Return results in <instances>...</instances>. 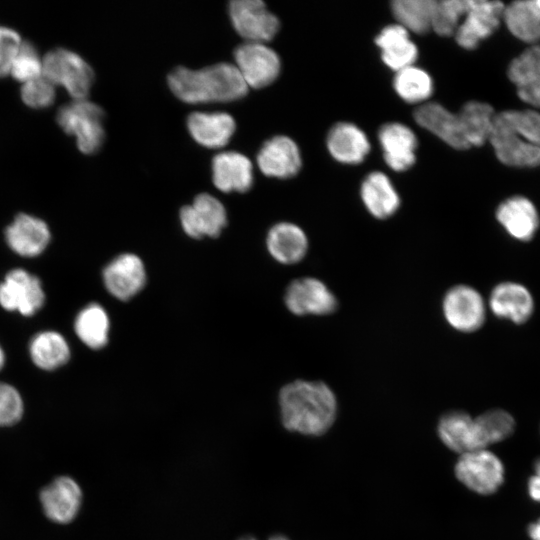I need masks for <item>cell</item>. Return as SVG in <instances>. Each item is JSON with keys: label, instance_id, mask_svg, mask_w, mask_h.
<instances>
[{"label": "cell", "instance_id": "obj_1", "mask_svg": "<svg viewBox=\"0 0 540 540\" xmlns=\"http://www.w3.org/2000/svg\"><path fill=\"white\" fill-rule=\"evenodd\" d=\"M281 420L290 431L321 435L333 424L337 401L331 388L321 381L295 380L279 393Z\"/></svg>", "mask_w": 540, "mask_h": 540}, {"label": "cell", "instance_id": "obj_2", "mask_svg": "<svg viewBox=\"0 0 540 540\" xmlns=\"http://www.w3.org/2000/svg\"><path fill=\"white\" fill-rule=\"evenodd\" d=\"M167 82L177 98L191 104L234 101L248 92L237 67L227 62L197 70L178 66L169 73Z\"/></svg>", "mask_w": 540, "mask_h": 540}, {"label": "cell", "instance_id": "obj_3", "mask_svg": "<svg viewBox=\"0 0 540 540\" xmlns=\"http://www.w3.org/2000/svg\"><path fill=\"white\" fill-rule=\"evenodd\" d=\"M56 122L68 135L73 136L80 152L96 153L105 138L104 111L88 99L73 100L61 106Z\"/></svg>", "mask_w": 540, "mask_h": 540}, {"label": "cell", "instance_id": "obj_4", "mask_svg": "<svg viewBox=\"0 0 540 540\" xmlns=\"http://www.w3.org/2000/svg\"><path fill=\"white\" fill-rule=\"evenodd\" d=\"M42 75L64 88L73 100L87 99L95 78L88 62L66 48L53 49L43 56Z\"/></svg>", "mask_w": 540, "mask_h": 540}, {"label": "cell", "instance_id": "obj_5", "mask_svg": "<svg viewBox=\"0 0 540 540\" xmlns=\"http://www.w3.org/2000/svg\"><path fill=\"white\" fill-rule=\"evenodd\" d=\"M504 8L501 1L468 0L466 12L454 34L457 44L467 50L477 48L497 30L503 21Z\"/></svg>", "mask_w": 540, "mask_h": 540}, {"label": "cell", "instance_id": "obj_6", "mask_svg": "<svg viewBox=\"0 0 540 540\" xmlns=\"http://www.w3.org/2000/svg\"><path fill=\"white\" fill-rule=\"evenodd\" d=\"M457 478L479 494H491L503 483L504 467L500 459L485 449L461 454L456 463Z\"/></svg>", "mask_w": 540, "mask_h": 540}, {"label": "cell", "instance_id": "obj_7", "mask_svg": "<svg viewBox=\"0 0 540 540\" xmlns=\"http://www.w3.org/2000/svg\"><path fill=\"white\" fill-rule=\"evenodd\" d=\"M44 302L41 280L24 269L10 270L0 283V305L7 311L32 316Z\"/></svg>", "mask_w": 540, "mask_h": 540}, {"label": "cell", "instance_id": "obj_8", "mask_svg": "<svg viewBox=\"0 0 540 540\" xmlns=\"http://www.w3.org/2000/svg\"><path fill=\"white\" fill-rule=\"evenodd\" d=\"M442 311L448 324L464 333L481 328L486 318V304L482 295L465 284L447 291L442 301Z\"/></svg>", "mask_w": 540, "mask_h": 540}, {"label": "cell", "instance_id": "obj_9", "mask_svg": "<svg viewBox=\"0 0 540 540\" xmlns=\"http://www.w3.org/2000/svg\"><path fill=\"white\" fill-rule=\"evenodd\" d=\"M236 67L249 87L263 88L277 79L281 70L278 54L261 42L246 41L234 50Z\"/></svg>", "mask_w": 540, "mask_h": 540}, {"label": "cell", "instance_id": "obj_10", "mask_svg": "<svg viewBox=\"0 0 540 540\" xmlns=\"http://www.w3.org/2000/svg\"><path fill=\"white\" fill-rule=\"evenodd\" d=\"M228 11L236 32L249 42L264 43L279 30L278 18L261 0H233Z\"/></svg>", "mask_w": 540, "mask_h": 540}, {"label": "cell", "instance_id": "obj_11", "mask_svg": "<svg viewBox=\"0 0 540 540\" xmlns=\"http://www.w3.org/2000/svg\"><path fill=\"white\" fill-rule=\"evenodd\" d=\"M183 231L191 238L217 237L227 224L224 205L208 193L198 194L191 205H185L179 212Z\"/></svg>", "mask_w": 540, "mask_h": 540}, {"label": "cell", "instance_id": "obj_12", "mask_svg": "<svg viewBox=\"0 0 540 540\" xmlns=\"http://www.w3.org/2000/svg\"><path fill=\"white\" fill-rule=\"evenodd\" d=\"M288 310L298 316L328 315L337 308V299L319 279L303 277L292 281L285 292Z\"/></svg>", "mask_w": 540, "mask_h": 540}, {"label": "cell", "instance_id": "obj_13", "mask_svg": "<svg viewBox=\"0 0 540 540\" xmlns=\"http://www.w3.org/2000/svg\"><path fill=\"white\" fill-rule=\"evenodd\" d=\"M488 141L498 160L507 166L532 168L540 165V148L516 134L500 112L495 115Z\"/></svg>", "mask_w": 540, "mask_h": 540}, {"label": "cell", "instance_id": "obj_14", "mask_svg": "<svg viewBox=\"0 0 540 540\" xmlns=\"http://www.w3.org/2000/svg\"><path fill=\"white\" fill-rule=\"evenodd\" d=\"M146 269L142 259L133 253H123L112 259L103 270V283L116 299L127 301L145 286Z\"/></svg>", "mask_w": 540, "mask_h": 540}, {"label": "cell", "instance_id": "obj_15", "mask_svg": "<svg viewBox=\"0 0 540 540\" xmlns=\"http://www.w3.org/2000/svg\"><path fill=\"white\" fill-rule=\"evenodd\" d=\"M488 305L496 317L516 325L526 323L535 309L530 290L516 281L498 283L490 293Z\"/></svg>", "mask_w": 540, "mask_h": 540}, {"label": "cell", "instance_id": "obj_16", "mask_svg": "<svg viewBox=\"0 0 540 540\" xmlns=\"http://www.w3.org/2000/svg\"><path fill=\"white\" fill-rule=\"evenodd\" d=\"M256 159L263 174L279 179L295 176L302 166L298 145L285 135H277L264 142Z\"/></svg>", "mask_w": 540, "mask_h": 540}, {"label": "cell", "instance_id": "obj_17", "mask_svg": "<svg viewBox=\"0 0 540 540\" xmlns=\"http://www.w3.org/2000/svg\"><path fill=\"white\" fill-rule=\"evenodd\" d=\"M5 240L9 248L22 257H36L48 246L51 232L39 217L20 213L6 227Z\"/></svg>", "mask_w": 540, "mask_h": 540}, {"label": "cell", "instance_id": "obj_18", "mask_svg": "<svg viewBox=\"0 0 540 540\" xmlns=\"http://www.w3.org/2000/svg\"><path fill=\"white\" fill-rule=\"evenodd\" d=\"M378 140L385 163L394 171L411 168L416 161L417 137L407 125L389 122L381 126Z\"/></svg>", "mask_w": 540, "mask_h": 540}, {"label": "cell", "instance_id": "obj_19", "mask_svg": "<svg viewBox=\"0 0 540 540\" xmlns=\"http://www.w3.org/2000/svg\"><path fill=\"white\" fill-rule=\"evenodd\" d=\"M40 501L47 518L66 524L71 522L80 510L82 491L74 479L60 476L42 489Z\"/></svg>", "mask_w": 540, "mask_h": 540}, {"label": "cell", "instance_id": "obj_20", "mask_svg": "<svg viewBox=\"0 0 540 540\" xmlns=\"http://www.w3.org/2000/svg\"><path fill=\"white\" fill-rule=\"evenodd\" d=\"M496 219L511 238L520 242L532 240L540 225L536 206L520 195L501 202L496 209Z\"/></svg>", "mask_w": 540, "mask_h": 540}, {"label": "cell", "instance_id": "obj_21", "mask_svg": "<svg viewBox=\"0 0 540 540\" xmlns=\"http://www.w3.org/2000/svg\"><path fill=\"white\" fill-rule=\"evenodd\" d=\"M326 146L329 154L337 162L355 165L366 158L371 145L360 127L351 122H338L330 128Z\"/></svg>", "mask_w": 540, "mask_h": 540}, {"label": "cell", "instance_id": "obj_22", "mask_svg": "<svg viewBox=\"0 0 540 540\" xmlns=\"http://www.w3.org/2000/svg\"><path fill=\"white\" fill-rule=\"evenodd\" d=\"M212 180L223 192H246L253 184L252 163L236 151L218 153L212 159Z\"/></svg>", "mask_w": 540, "mask_h": 540}, {"label": "cell", "instance_id": "obj_23", "mask_svg": "<svg viewBox=\"0 0 540 540\" xmlns=\"http://www.w3.org/2000/svg\"><path fill=\"white\" fill-rule=\"evenodd\" d=\"M414 119L419 126L431 132L447 145L468 149L463 137L457 113L449 111L437 102H426L414 111Z\"/></svg>", "mask_w": 540, "mask_h": 540}, {"label": "cell", "instance_id": "obj_24", "mask_svg": "<svg viewBox=\"0 0 540 540\" xmlns=\"http://www.w3.org/2000/svg\"><path fill=\"white\" fill-rule=\"evenodd\" d=\"M507 73L519 98L540 108V44L530 46L515 57Z\"/></svg>", "mask_w": 540, "mask_h": 540}, {"label": "cell", "instance_id": "obj_25", "mask_svg": "<svg viewBox=\"0 0 540 540\" xmlns=\"http://www.w3.org/2000/svg\"><path fill=\"white\" fill-rule=\"evenodd\" d=\"M438 434L451 450L464 454L485 449L474 418L463 411H451L440 418Z\"/></svg>", "mask_w": 540, "mask_h": 540}, {"label": "cell", "instance_id": "obj_26", "mask_svg": "<svg viewBox=\"0 0 540 540\" xmlns=\"http://www.w3.org/2000/svg\"><path fill=\"white\" fill-rule=\"evenodd\" d=\"M381 52L383 63L397 72L415 65L418 48L411 40L410 33L401 25L394 23L385 26L375 38Z\"/></svg>", "mask_w": 540, "mask_h": 540}, {"label": "cell", "instance_id": "obj_27", "mask_svg": "<svg viewBox=\"0 0 540 540\" xmlns=\"http://www.w3.org/2000/svg\"><path fill=\"white\" fill-rule=\"evenodd\" d=\"M187 128L200 145L219 148L229 142L236 129V123L226 112H193L187 118Z\"/></svg>", "mask_w": 540, "mask_h": 540}, {"label": "cell", "instance_id": "obj_28", "mask_svg": "<svg viewBox=\"0 0 540 540\" xmlns=\"http://www.w3.org/2000/svg\"><path fill=\"white\" fill-rule=\"evenodd\" d=\"M266 247L277 262L290 265L301 261L308 250L305 232L296 224L280 222L273 225L266 236Z\"/></svg>", "mask_w": 540, "mask_h": 540}, {"label": "cell", "instance_id": "obj_29", "mask_svg": "<svg viewBox=\"0 0 540 540\" xmlns=\"http://www.w3.org/2000/svg\"><path fill=\"white\" fill-rule=\"evenodd\" d=\"M360 196L367 211L377 219L392 216L400 206V197L393 183L380 171L371 172L364 178Z\"/></svg>", "mask_w": 540, "mask_h": 540}, {"label": "cell", "instance_id": "obj_30", "mask_svg": "<svg viewBox=\"0 0 540 540\" xmlns=\"http://www.w3.org/2000/svg\"><path fill=\"white\" fill-rule=\"evenodd\" d=\"M503 21L517 39L532 45L540 42V0H520L505 6Z\"/></svg>", "mask_w": 540, "mask_h": 540}, {"label": "cell", "instance_id": "obj_31", "mask_svg": "<svg viewBox=\"0 0 540 540\" xmlns=\"http://www.w3.org/2000/svg\"><path fill=\"white\" fill-rule=\"evenodd\" d=\"M29 355L38 368L51 371L69 361L71 350L65 337L56 331L46 330L32 337L29 343Z\"/></svg>", "mask_w": 540, "mask_h": 540}, {"label": "cell", "instance_id": "obj_32", "mask_svg": "<svg viewBox=\"0 0 540 540\" xmlns=\"http://www.w3.org/2000/svg\"><path fill=\"white\" fill-rule=\"evenodd\" d=\"M496 112L488 103L469 101L457 113L468 148L481 146L489 140Z\"/></svg>", "mask_w": 540, "mask_h": 540}, {"label": "cell", "instance_id": "obj_33", "mask_svg": "<svg viewBox=\"0 0 540 540\" xmlns=\"http://www.w3.org/2000/svg\"><path fill=\"white\" fill-rule=\"evenodd\" d=\"M74 330L79 340L87 347L103 348L109 337L110 320L106 310L98 303L82 308L74 321Z\"/></svg>", "mask_w": 540, "mask_h": 540}, {"label": "cell", "instance_id": "obj_34", "mask_svg": "<svg viewBox=\"0 0 540 540\" xmlns=\"http://www.w3.org/2000/svg\"><path fill=\"white\" fill-rule=\"evenodd\" d=\"M436 4V0H395L391 11L409 33L424 34L432 30Z\"/></svg>", "mask_w": 540, "mask_h": 540}, {"label": "cell", "instance_id": "obj_35", "mask_svg": "<svg viewBox=\"0 0 540 540\" xmlns=\"http://www.w3.org/2000/svg\"><path fill=\"white\" fill-rule=\"evenodd\" d=\"M393 88L397 95L410 104H424L433 94L434 85L430 74L412 65L395 72Z\"/></svg>", "mask_w": 540, "mask_h": 540}, {"label": "cell", "instance_id": "obj_36", "mask_svg": "<svg viewBox=\"0 0 540 540\" xmlns=\"http://www.w3.org/2000/svg\"><path fill=\"white\" fill-rule=\"evenodd\" d=\"M483 443L486 446L506 439L514 430L511 414L502 409H492L475 418Z\"/></svg>", "mask_w": 540, "mask_h": 540}, {"label": "cell", "instance_id": "obj_37", "mask_svg": "<svg viewBox=\"0 0 540 540\" xmlns=\"http://www.w3.org/2000/svg\"><path fill=\"white\" fill-rule=\"evenodd\" d=\"M43 56L29 41L21 43L9 70V75L22 84L42 76Z\"/></svg>", "mask_w": 540, "mask_h": 540}, {"label": "cell", "instance_id": "obj_38", "mask_svg": "<svg viewBox=\"0 0 540 540\" xmlns=\"http://www.w3.org/2000/svg\"><path fill=\"white\" fill-rule=\"evenodd\" d=\"M468 0L437 1L432 30L440 36L454 35L467 9Z\"/></svg>", "mask_w": 540, "mask_h": 540}, {"label": "cell", "instance_id": "obj_39", "mask_svg": "<svg viewBox=\"0 0 540 540\" xmlns=\"http://www.w3.org/2000/svg\"><path fill=\"white\" fill-rule=\"evenodd\" d=\"M503 119L523 140L540 148V113L534 110H506Z\"/></svg>", "mask_w": 540, "mask_h": 540}, {"label": "cell", "instance_id": "obj_40", "mask_svg": "<svg viewBox=\"0 0 540 540\" xmlns=\"http://www.w3.org/2000/svg\"><path fill=\"white\" fill-rule=\"evenodd\" d=\"M56 86L43 75L25 82L20 89L23 103L33 109L51 106L56 98Z\"/></svg>", "mask_w": 540, "mask_h": 540}, {"label": "cell", "instance_id": "obj_41", "mask_svg": "<svg viewBox=\"0 0 540 540\" xmlns=\"http://www.w3.org/2000/svg\"><path fill=\"white\" fill-rule=\"evenodd\" d=\"M24 404L18 390L0 382V427L16 424L23 415Z\"/></svg>", "mask_w": 540, "mask_h": 540}, {"label": "cell", "instance_id": "obj_42", "mask_svg": "<svg viewBox=\"0 0 540 540\" xmlns=\"http://www.w3.org/2000/svg\"><path fill=\"white\" fill-rule=\"evenodd\" d=\"M22 42L15 29L0 25V78L9 75L11 63Z\"/></svg>", "mask_w": 540, "mask_h": 540}, {"label": "cell", "instance_id": "obj_43", "mask_svg": "<svg viewBox=\"0 0 540 540\" xmlns=\"http://www.w3.org/2000/svg\"><path fill=\"white\" fill-rule=\"evenodd\" d=\"M535 474L528 481V493L530 497L540 503V458L534 465Z\"/></svg>", "mask_w": 540, "mask_h": 540}, {"label": "cell", "instance_id": "obj_44", "mask_svg": "<svg viewBox=\"0 0 540 540\" xmlns=\"http://www.w3.org/2000/svg\"><path fill=\"white\" fill-rule=\"evenodd\" d=\"M528 533L532 540H540V519L530 524Z\"/></svg>", "mask_w": 540, "mask_h": 540}, {"label": "cell", "instance_id": "obj_45", "mask_svg": "<svg viewBox=\"0 0 540 540\" xmlns=\"http://www.w3.org/2000/svg\"><path fill=\"white\" fill-rule=\"evenodd\" d=\"M239 540H256V539L253 537H243ZM269 540H289V539L283 535H274L270 537Z\"/></svg>", "mask_w": 540, "mask_h": 540}, {"label": "cell", "instance_id": "obj_46", "mask_svg": "<svg viewBox=\"0 0 540 540\" xmlns=\"http://www.w3.org/2000/svg\"><path fill=\"white\" fill-rule=\"evenodd\" d=\"M4 364H5V354L2 347L0 346V370L3 368Z\"/></svg>", "mask_w": 540, "mask_h": 540}]
</instances>
